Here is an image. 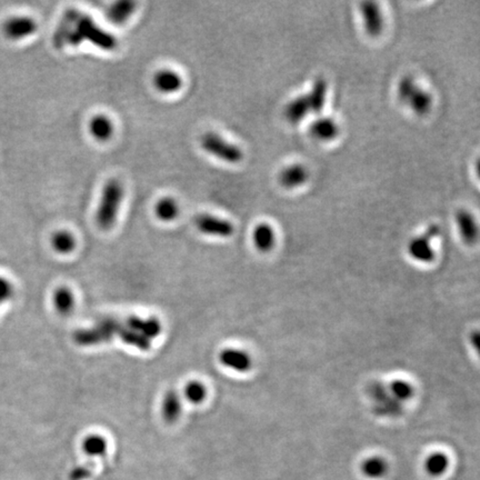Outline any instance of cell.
Returning <instances> with one entry per match:
<instances>
[{"mask_svg": "<svg viewBox=\"0 0 480 480\" xmlns=\"http://www.w3.org/2000/svg\"><path fill=\"white\" fill-rule=\"evenodd\" d=\"M91 476V469L88 468V467H85V466H82V467H77V468L73 469L71 474V480L87 479Z\"/></svg>", "mask_w": 480, "mask_h": 480, "instance_id": "30", "label": "cell"}, {"mask_svg": "<svg viewBox=\"0 0 480 480\" xmlns=\"http://www.w3.org/2000/svg\"><path fill=\"white\" fill-rule=\"evenodd\" d=\"M327 96V82L318 78L307 94L296 97L286 105L284 116L291 123H297L309 114H318L325 105Z\"/></svg>", "mask_w": 480, "mask_h": 480, "instance_id": "2", "label": "cell"}, {"mask_svg": "<svg viewBox=\"0 0 480 480\" xmlns=\"http://www.w3.org/2000/svg\"><path fill=\"white\" fill-rule=\"evenodd\" d=\"M360 472L369 479H379L388 472V464L381 457H369L360 465Z\"/></svg>", "mask_w": 480, "mask_h": 480, "instance_id": "18", "label": "cell"}, {"mask_svg": "<svg viewBox=\"0 0 480 480\" xmlns=\"http://www.w3.org/2000/svg\"><path fill=\"white\" fill-rule=\"evenodd\" d=\"M123 198V187L119 180L110 179L106 182L96 214V223L100 229L109 230L114 227Z\"/></svg>", "mask_w": 480, "mask_h": 480, "instance_id": "3", "label": "cell"}, {"mask_svg": "<svg viewBox=\"0 0 480 480\" xmlns=\"http://www.w3.org/2000/svg\"><path fill=\"white\" fill-rule=\"evenodd\" d=\"M134 9H135V3L132 1H119L114 3V6L109 10L108 16L110 21L116 24H121L132 15Z\"/></svg>", "mask_w": 480, "mask_h": 480, "instance_id": "26", "label": "cell"}, {"mask_svg": "<svg viewBox=\"0 0 480 480\" xmlns=\"http://www.w3.org/2000/svg\"><path fill=\"white\" fill-rule=\"evenodd\" d=\"M307 168L300 164L289 165L279 173V182L284 187L297 188L307 182Z\"/></svg>", "mask_w": 480, "mask_h": 480, "instance_id": "13", "label": "cell"}, {"mask_svg": "<svg viewBox=\"0 0 480 480\" xmlns=\"http://www.w3.org/2000/svg\"><path fill=\"white\" fill-rule=\"evenodd\" d=\"M219 360L224 367L234 372H247L252 367V357L240 349H224L219 354Z\"/></svg>", "mask_w": 480, "mask_h": 480, "instance_id": "9", "label": "cell"}, {"mask_svg": "<svg viewBox=\"0 0 480 480\" xmlns=\"http://www.w3.org/2000/svg\"><path fill=\"white\" fill-rule=\"evenodd\" d=\"M156 216L158 217L161 221L168 223L171 220L175 219L179 214L178 205L177 202L170 198V197H165L161 198L155 207Z\"/></svg>", "mask_w": 480, "mask_h": 480, "instance_id": "24", "label": "cell"}, {"mask_svg": "<svg viewBox=\"0 0 480 480\" xmlns=\"http://www.w3.org/2000/svg\"><path fill=\"white\" fill-rule=\"evenodd\" d=\"M127 322H128V328L141 334V336L146 337L147 339L158 337L163 329L160 322L156 318L130 317Z\"/></svg>", "mask_w": 480, "mask_h": 480, "instance_id": "15", "label": "cell"}, {"mask_svg": "<svg viewBox=\"0 0 480 480\" xmlns=\"http://www.w3.org/2000/svg\"><path fill=\"white\" fill-rule=\"evenodd\" d=\"M252 241L257 250L268 252L275 246L276 236L269 224H259L252 232Z\"/></svg>", "mask_w": 480, "mask_h": 480, "instance_id": "17", "label": "cell"}, {"mask_svg": "<svg viewBox=\"0 0 480 480\" xmlns=\"http://www.w3.org/2000/svg\"><path fill=\"white\" fill-rule=\"evenodd\" d=\"M184 395L191 404L200 405L207 397V389H206L205 385L202 384L200 381H189L184 386Z\"/></svg>", "mask_w": 480, "mask_h": 480, "instance_id": "25", "label": "cell"}, {"mask_svg": "<svg viewBox=\"0 0 480 480\" xmlns=\"http://www.w3.org/2000/svg\"><path fill=\"white\" fill-rule=\"evenodd\" d=\"M449 459L444 453H433L424 463V472L431 477H440L448 469Z\"/></svg>", "mask_w": 480, "mask_h": 480, "instance_id": "20", "label": "cell"}, {"mask_svg": "<svg viewBox=\"0 0 480 480\" xmlns=\"http://www.w3.org/2000/svg\"><path fill=\"white\" fill-rule=\"evenodd\" d=\"M311 134L318 141H333L339 134V126L333 118H317L311 125Z\"/></svg>", "mask_w": 480, "mask_h": 480, "instance_id": "14", "label": "cell"}, {"mask_svg": "<svg viewBox=\"0 0 480 480\" xmlns=\"http://www.w3.org/2000/svg\"><path fill=\"white\" fill-rule=\"evenodd\" d=\"M53 304L56 311L62 316H67L75 307V296L73 291L67 287H60L53 295Z\"/></svg>", "mask_w": 480, "mask_h": 480, "instance_id": "22", "label": "cell"}, {"mask_svg": "<svg viewBox=\"0 0 480 480\" xmlns=\"http://www.w3.org/2000/svg\"><path fill=\"white\" fill-rule=\"evenodd\" d=\"M456 223L460 237L467 245H474L478 239V225L474 215L466 209L457 211Z\"/></svg>", "mask_w": 480, "mask_h": 480, "instance_id": "11", "label": "cell"}, {"mask_svg": "<svg viewBox=\"0 0 480 480\" xmlns=\"http://www.w3.org/2000/svg\"><path fill=\"white\" fill-rule=\"evenodd\" d=\"M359 10L367 34L372 37L381 35L384 29V15L379 5L375 1H363L360 3Z\"/></svg>", "mask_w": 480, "mask_h": 480, "instance_id": "8", "label": "cell"}, {"mask_svg": "<svg viewBox=\"0 0 480 480\" xmlns=\"http://www.w3.org/2000/svg\"><path fill=\"white\" fill-rule=\"evenodd\" d=\"M119 336L125 343L137 347L141 350H148L150 348V340L130 328L123 329L120 331Z\"/></svg>", "mask_w": 480, "mask_h": 480, "instance_id": "27", "label": "cell"}, {"mask_svg": "<svg viewBox=\"0 0 480 480\" xmlns=\"http://www.w3.org/2000/svg\"><path fill=\"white\" fill-rule=\"evenodd\" d=\"M14 296V287L12 283L7 280L6 278L0 277V304L10 300Z\"/></svg>", "mask_w": 480, "mask_h": 480, "instance_id": "29", "label": "cell"}, {"mask_svg": "<svg viewBox=\"0 0 480 480\" xmlns=\"http://www.w3.org/2000/svg\"><path fill=\"white\" fill-rule=\"evenodd\" d=\"M89 129L97 141H106L110 139L114 134V123L106 115H96L91 120Z\"/></svg>", "mask_w": 480, "mask_h": 480, "instance_id": "19", "label": "cell"}, {"mask_svg": "<svg viewBox=\"0 0 480 480\" xmlns=\"http://www.w3.org/2000/svg\"><path fill=\"white\" fill-rule=\"evenodd\" d=\"M71 26L73 27V30L66 32L58 40L55 41L56 46H62L64 43L77 46L82 41L88 40L100 49L107 51H112L118 47L117 38L110 32L100 28L93 21V18L88 16L71 10Z\"/></svg>", "mask_w": 480, "mask_h": 480, "instance_id": "1", "label": "cell"}, {"mask_svg": "<svg viewBox=\"0 0 480 480\" xmlns=\"http://www.w3.org/2000/svg\"><path fill=\"white\" fill-rule=\"evenodd\" d=\"M440 234V227L438 225H431L424 234L418 237L413 238L408 243V254L413 261L422 264H429L435 261V250H433V239H436Z\"/></svg>", "mask_w": 480, "mask_h": 480, "instance_id": "6", "label": "cell"}, {"mask_svg": "<svg viewBox=\"0 0 480 480\" xmlns=\"http://www.w3.org/2000/svg\"><path fill=\"white\" fill-rule=\"evenodd\" d=\"M397 96L399 100L409 106L413 112L418 115L427 114L433 105V97L431 93L424 91L417 85L413 77L404 76L397 85Z\"/></svg>", "mask_w": 480, "mask_h": 480, "instance_id": "4", "label": "cell"}, {"mask_svg": "<svg viewBox=\"0 0 480 480\" xmlns=\"http://www.w3.org/2000/svg\"><path fill=\"white\" fill-rule=\"evenodd\" d=\"M82 451L87 456L103 457L108 451V442L101 435H88L82 442Z\"/></svg>", "mask_w": 480, "mask_h": 480, "instance_id": "21", "label": "cell"}, {"mask_svg": "<svg viewBox=\"0 0 480 480\" xmlns=\"http://www.w3.org/2000/svg\"><path fill=\"white\" fill-rule=\"evenodd\" d=\"M51 246L55 252L67 255L73 252V249L76 247V238L67 230H59L51 237Z\"/></svg>", "mask_w": 480, "mask_h": 480, "instance_id": "23", "label": "cell"}, {"mask_svg": "<svg viewBox=\"0 0 480 480\" xmlns=\"http://www.w3.org/2000/svg\"><path fill=\"white\" fill-rule=\"evenodd\" d=\"M154 85L160 93L173 94L182 88V78L176 71L163 69L154 76Z\"/></svg>", "mask_w": 480, "mask_h": 480, "instance_id": "12", "label": "cell"}, {"mask_svg": "<svg viewBox=\"0 0 480 480\" xmlns=\"http://www.w3.org/2000/svg\"><path fill=\"white\" fill-rule=\"evenodd\" d=\"M200 146L205 152L229 164H237L243 158V150L229 143L216 132H206L200 138Z\"/></svg>", "mask_w": 480, "mask_h": 480, "instance_id": "5", "label": "cell"}, {"mask_svg": "<svg viewBox=\"0 0 480 480\" xmlns=\"http://www.w3.org/2000/svg\"><path fill=\"white\" fill-rule=\"evenodd\" d=\"M36 30H37L36 21L26 16L12 18L7 21L3 26V32L7 37L12 40L26 38L28 36L32 35Z\"/></svg>", "mask_w": 480, "mask_h": 480, "instance_id": "10", "label": "cell"}, {"mask_svg": "<svg viewBox=\"0 0 480 480\" xmlns=\"http://www.w3.org/2000/svg\"><path fill=\"white\" fill-rule=\"evenodd\" d=\"M182 399L178 392L175 389L168 390L161 406V413L165 420L169 424L177 422L182 415Z\"/></svg>", "mask_w": 480, "mask_h": 480, "instance_id": "16", "label": "cell"}, {"mask_svg": "<svg viewBox=\"0 0 480 480\" xmlns=\"http://www.w3.org/2000/svg\"><path fill=\"white\" fill-rule=\"evenodd\" d=\"M195 225L202 234L215 237H230L235 230L234 225L228 220L211 215H200L195 219Z\"/></svg>", "mask_w": 480, "mask_h": 480, "instance_id": "7", "label": "cell"}, {"mask_svg": "<svg viewBox=\"0 0 480 480\" xmlns=\"http://www.w3.org/2000/svg\"><path fill=\"white\" fill-rule=\"evenodd\" d=\"M390 389H392V392L396 398H398L399 400H409L415 395V389H413V385L408 383V381H400V379L392 381V384L390 385Z\"/></svg>", "mask_w": 480, "mask_h": 480, "instance_id": "28", "label": "cell"}]
</instances>
